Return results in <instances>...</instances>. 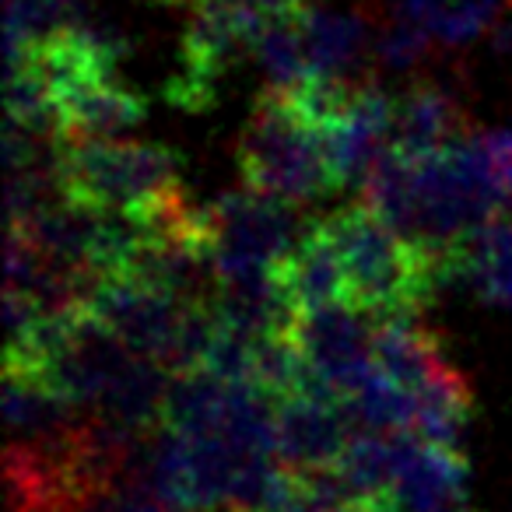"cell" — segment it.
<instances>
[{
	"mask_svg": "<svg viewBox=\"0 0 512 512\" xmlns=\"http://www.w3.org/2000/svg\"><path fill=\"white\" fill-rule=\"evenodd\" d=\"M285 334L341 400H348L376 372V358H372L376 320L351 302L302 309L292 316Z\"/></svg>",
	"mask_w": 512,
	"mask_h": 512,
	"instance_id": "cell-6",
	"label": "cell"
},
{
	"mask_svg": "<svg viewBox=\"0 0 512 512\" xmlns=\"http://www.w3.org/2000/svg\"><path fill=\"white\" fill-rule=\"evenodd\" d=\"M78 512H169V509L158 502V495L151 491L148 477L141 474L137 460H130V470H127V477H123L120 488L92 498V502H88L85 509H78Z\"/></svg>",
	"mask_w": 512,
	"mask_h": 512,
	"instance_id": "cell-20",
	"label": "cell"
},
{
	"mask_svg": "<svg viewBox=\"0 0 512 512\" xmlns=\"http://www.w3.org/2000/svg\"><path fill=\"white\" fill-rule=\"evenodd\" d=\"M397 484L393 498L404 512H463L470 463L460 449L425 442L418 432H393Z\"/></svg>",
	"mask_w": 512,
	"mask_h": 512,
	"instance_id": "cell-8",
	"label": "cell"
},
{
	"mask_svg": "<svg viewBox=\"0 0 512 512\" xmlns=\"http://www.w3.org/2000/svg\"><path fill=\"white\" fill-rule=\"evenodd\" d=\"M204 369L211 372V376H218L221 383H232V386L253 383V341L221 323L211 341V351H207V358H204Z\"/></svg>",
	"mask_w": 512,
	"mask_h": 512,
	"instance_id": "cell-19",
	"label": "cell"
},
{
	"mask_svg": "<svg viewBox=\"0 0 512 512\" xmlns=\"http://www.w3.org/2000/svg\"><path fill=\"white\" fill-rule=\"evenodd\" d=\"M60 137L85 141V137H116L123 130L137 127L148 116V102L134 88L120 85L116 74L106 78H85L78 85L60 88Z\"/></svg>",
	"mask_w": 512,
	"mask_h": 512,
	"instance_id": "cell-14",
	"label": "cell"
},
{
	"mask_svg": "<svg viewBox=\"0 0 512 512\" xmlns=\"http://www.w3.org/2000/svg\"><path fill=\"white\" fill-rule=\"evenodd\" d=\"M309 4H316V0H309Z\"/></svg>",
	"mask_w": 512,
	"mask_h": 512,
	"instance_id": "cell-27",
	"label": "cell"
},
{
	"mask_svg": "<svg viewBox=\"0 0 512 512\" xmlns=\"http://www.w3.org/2000/svg\"><path fill=\"white\" fill-rule=\"evenodd\" d=\"M288 512H337V509H323V505H316V502H309V498H302V502L292 505Z\"/></svg>",
	"mask_w": 512,
	"mask_h": 512,
	"instance_id": "cell-24",
	"label": "cell"
},
{
	"mask_svg": "<svg viewBox=\"0 0 512 512\" xmlns=\"http://www.w3.org/2000/svg\"><path fill=\"white\" fill-rule=\"evenodd\" d=\"M355 432L358 428L344 400L309 393L278 400V460L285 467H334Z\"/></svg>",
	"mask_w": 512,
	"mask_h": 512,
	"instance_id": "cell-10",
	"label": "cell"
},
{
	"mask_svg": "<svg viewBox=\"0 0 512 512\" xmlns=\"http://www.w3.org/2000/svg\"><path fill=\"white\" fill-rule=\"evenodd\" d=\"M239 176L249 190L271 193L288 204H309L337 190L323 134L295 109L292 95L267 85L235 144Z\"/></svg>",
	"mask_w": 512,
	"mask_h": 512,
	"instance_id": "cell-3",
	"label": "cell"
},
{
	"mask_svg": "<svg viewBox=\"0 0 512 512\" xmlns=\"http://www.w3.org/2000/svg\"><path fill=\"white\" fill-rule=\"evenodd\" d=\"M442 285L467 288L477 302L512 306V218L495 214L467 228L442 256Z\"/></svg>",
	"mask_w": 512,
	"mask_h": 512,
	"instance_id": "cell-11",
	"label": "cell"
},
{
	"mask_svg": "<svg viewBox=\"0 0 512 512\" xmlns=\"http://www.w3.org/2000/svg\"><path fill=\"white\" fill-rule=\"evenodd\" d=\"M449 8H453V0H397L390 8V18L397 22H411L418 29H428L435 36L439 25L446 22Z\"/></svg>",
	"mask_w": 512,
	"mask_h": 512,
	"instance_id": "cell-21",
	"label": "cell"
},
{
	"mask_svg": "<svg viewBox=\"0 0 512 512\" xmlns=\"http://www.w3.org/2000/svg\"><path fill=\"white\" fill-rule=\"evenodd\" d=\"M267 18L242 0H197L179 43L183 71L165 85V99L190 113H204L218 99V81L256 50Z\"/></svg>",
	"mask_w": 512,
	"mask_h": 512,
	"instance_id": "cell-4",
	"label": "cell"
},
{
	"mask_svg": "<svg viewBox=\"0 0 512 512\" xmlns=\"http://www.w3.org/2000/svg\"><path fill=\"white\" fill-rule=\"evenodd\" d=\"M481 144L491 158V169H495L498 183H502L505 197L512 200V127H498V130H484Z\"/></svg>",
	"mask_w": 512,
	"mask_h": 512,
	"instance_id": "cell-22",
	"label": "cell"
},
{
	"mask_svg": "<svg viewBox=\"0 0 512 512\" xmlns=\"http://www.w3.org/2000/svg\"><path fill=\"white\" fill-rule=\"evenodd\" d=\"M85 309L102 320L134 355L169 369L183 330L186 302L134 278H99Z\"/></svg>",
	"mask_w": 512,
	"mask_h": 512,
	"instance_id": "cell-7",
	"label": "cell"
},
{
	"mask_svg": "<svg viewBox=\"0 0 512 512\" xmlns=\"http://www.w3.org/2000/svg\"><path fill=\"white\" fill-rule=\"evenodd\" d=\"M306 43L309 64L316 74H334L355 85L376 81V15L365 8L327 11L320 4H309L295 15Z\"/></svg>",
	"mask_w": 512,
	"mask_h": 512,
	"instance_id": "cell-9",
	"label": "cell"
},
{
	"mask_svg": "<svg viewBox=\"0 0 512 512\" xmlns=\"http://www.w3.org/2000/svg\"><path fill=\"white\" fill-rule=\"evenodd\" d=\"M323 225L341 253L351 306L365 309L379 323L393 316H421V309L435 302L446 249L400 235L365 200L323 214Z\"/></svg>",
	"mask_w": 512,
	"mask_h": 512,
	"instance_id": "cell-1",
	"label": "cell"
},
{
	"mask_svg": "<svg viewBox=\"0 0 512 512\" xmlns=\"http://www.w3.org/2000/svg\"><path fill=\"white\" fill-rule=\"evenodd\" d=\"M158 4H197V0H158Z\"/></svg>",
	"mask_w": 512,
	"mask_h": 512,
	"instance_id": "cell-26",
	"label": "cell"
},
{
	"mask_svg": "<svg viewBox=\"0 0 512 512\" xmlns=\"http://www.w3.org/2000/svg\"><path fill=\"white\" fill-rule=\"evenodd\" d=\"M362 512H404L400 505H390V509H362Z\"/></svg>",
	"mask_w": 512,
	"mask_h": 512,
	"instance_id": "cell-25",
	"label": "cell"
},
{
	"mask_svg": "<svg viewBox=\"0 0 512 512\" xmlns=\"http://www.w3.org/2000/svg\"><path fill=\"white\" fill-rule=\"evenodd\" d=\"M470 130L453 88L439 78H414L397 95V113H393V148L407 158H428L453 148Z\"/></svg>",
	"mask_w": 512,
	"mask_h": 512,
	"instance_id": "cell-12",
	"label": "cell"
},
{
	"mask_svg": "<svg viewBox=\"0 0 512 512\" xmlns=\"http://www.w3.org/2000/svg\"><path fill=\"white\" fill-rule=\"evenodd\" d=\"M435 36L428 29H418L411 22H390L376 32V67L383 71H421L432 57Z\"/></svg>",
	"mask_w": 512,
	"mask_h": 512,
	"instance_id": "cell-18",
	"label": "cell"
},
{
	"mask_svg": "<svg viewBox=\"0 0 512 512\" xmlns=\"http://www.w3.org/2000/svg\"><path fill=\"white\" fill-rule=\"evenodd\" d=\"M274 281H278L292 313L334 306V302H351L341 253H337L323 218H309L299 242L285 256L274 260Z\"/></svg>",
	"mask_w": 512,
	"mask_h": 512,
	"instance_id": "cell-13",
	"label": "cell"
},
{
	"mask_svg": "<svg viewBox=\"0 0 512 512\" xmlns=\"http://www.w3.org/2000/svg\"><path fill=\"white\" fill-rule=\"evenodd\" d=\"M376 365L400 383L404 390L418 393L446 362V344L432 327L418 323V316H393L376 323V341H372Z\"/></svg>",
	"mask_w": 512,
	"mask_h": 512,
	"instance_id": "cell-15",
	"label": "cell"
},
{
	"mask_svg": "<svg viewBox=\"0 0 512 512\" xmlns=\"http://www.w3.org/2000/svg\"><path fill=\"white\" fill-rule=\"evenodd\" d=\"M491 50H495L498 57H512V8L505 11V18H498V22L491 25Z\"/></svg>",
	"mask_w": 512,
	"mask_h": 512,
	"instance_id": "cell-23",
	"label": "cell"
},
{
	"mask_svg": "<svg viewBox=\"0 0 512 512\" xmlns=\"http://www.w3.org/2000/svg\"><path fill=\"white\" fill-rule=\"evenodd\" d=\"M183 155L165 144L113 141H57V186L60 197L99 214H130L155 225L190 204L183 186Z\"/></svg>",
	"mask_w": 512,
	"mask_h": 512,
	"instance_id": "cell-2",
	"label": "cell"
},
{
	"mask_svg": "<svg viewBox=\"0 0 512 512\" xmlns=\"http://www.w3.org/2000/svg\"><path fill=\"white\" fill-rule=\"evenodd\" d=\"M474 414V393L463 372L442 365L418 393H414V432L435 446L460 449V439Z\"/></svg>",
	"mask_w": 512,
	"mask_h": 512,
	"instance_id": "cell-16",
	"label": "cell"
},
{
	"mask_svg": "<svg viewBox=\"0 0 512 512\" xmlns=\"http://www.w3.org/2000/svg\"><path fill=\"white\" fill-rule=\"evenodd\" d=\"M253 53L260 60V67L267 71L271 88H281V92H292V88L306 85L316 74L313 64H309L306 43H302V32L295 18H267Z\"/></svg>",
	"mask_w": 512,
	"mask_h": 512,
	"instance_id": "cell-17",
	"label": "cell"
},
{
	"mask_svg": "<svg viewBox=\"0 0 512 512\" xmlns=\"http://www.w3.org/2000/svg\"><path fill=\"white\" fill-rule=\"evenodd\" d=\"M295 207L299 204L256 193L249 186L211 200L204 207V228L214 278L271 267L278 256H285L306 228Z\"/></svg>",
	"mask_w": 512,
	"mask_h": 512,
	"instance_id": "cell-5",
	"label": "cell"
}]
</instances>
